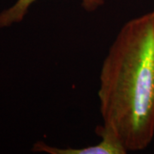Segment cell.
<instances>
[{
	"instance_id": "277c9868",
	"label": "cell",
	"mask_w": 154,
	"mask_h": 154,
	"mask_svg": "<svg viewBox=\"0 0 154 154\" xmlns=\"http://www.w3.org/2000/svg\"><path fill=\"white\" fill-rule=\"evenodd\" d=\"M153 11H154V9H153Z\"/></svg>"
},
{
	"instance_id": "7a4b0ae2",
	"label": "cell",
	"mask_w": 154,
	"mask_h": 154,
	"mask_svg": "<svg viewBox=\"0 0 154 154\" xmlns=\"http://www.w3.org/2000/svg\"><path fill=\"white\" fill-rule=\"evenodd\" d=\"M96 134L102 140L95 146L82 148H59L48 146L44 142H37L33 146V151L50 154H125L128 152L121 141L103 125L96 128Z\"/></svg>"
},
{
	"instance_id": "3957f363",
	"label": "cell",
	"mask_w": 154,
	"mask_h": 154,
	"mask_svg": "<svg viewBox=\"0 0 154 154\" xmlns=\"http://www.w3.org/2000/svg\"><path fill=\"white\" fill-rule=\"evenodd\" d=\"M36 0H17L11 8L0 13V28L10 27L14 23L22 22L30 5ZM82 8L88 12H94L104 5L105 0H80Z\"/></svg>"
},
{
	"instance_id": "6da1fadb",
	"label": "cell",
	"mask_w": 154,
	"mask_h": 154,
	"mask_svg": "<svg viewBox=\"0 0 154 154\" xmlns=\"http://www.w3.org/2000/svg\"><path fill=\"white\" fill-rule=\"evenodd\" d=\"M99 99L103 126L127 151L154 136V11L122 27L104 59Z\"/></svg>"
}]
</instances>
